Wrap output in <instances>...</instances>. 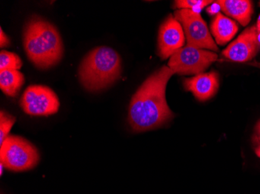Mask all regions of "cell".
<instances>
[{"instance_id":"obj_18","label":"cell","mask_w":260,"mask_h":194,"mask_svg":"<svg viewBox=\"0 0 260 194\" xmlns=\"http://www.w3.org/2000/svg\"><path fill=\"white\" fill-rule=\"evenodd\" d=\"M220 9V6L215 2V4H213L211 7H208V8L207 9V12L209 14L216 15V14H218Z\"/></svg>"},{"instance_id":"obj_2","label":"cell","mask_w":260,"mask_h":194,"mask_svg":"<svg viewBox=\"0 0 260 194\" xmlns=\"http://www.w3.org/2000/svg\"><path fill=\"white\" fill-rule=\"evenodd\" d=\"M23 44L27 58L39 69L58 65L63 56L60 33L50 22L39 16H33L26 23Z\"/></svg>"},{"instance_id":"obj_3","label":"cell","mask_w":260,"mask_h":194,"mask_svg":"<svg viewBox=\"0 0 260 194\" xmlns=\"http://www.w3.org/2000/svg\"><path fill=\"white\" fill-rule=\"evenodd\" d=\"M122 73V59L109 47L90 51L79 67V80L86 90L99 92L111 87Z\"/></svg>"},{"instance_id":"obj_16","label":"cell","mask_w":260,"mask_h":194,"mask_svg":"<svg viewBox=\"0 0 260 194\" xmlns=\"http://www.w3.org/2000/svg\"><path fill=\"white\" fill-rule=\"evenodd\" d=\"M16 118L4 110L0 112V144H3L9 136L12 127L15 123Z\"/></svg>"},{"instance_id":"obj_19","label":"cell","mask_w":260,"mask_h":194,"mask_svg":"<svg viewBox=\"0 0 260 194\" xmlns=\"http://www.w3.org/2000/svg\"><path fill=\"white\" fill-rule=\"evenodd\" d=\"M255 137L260 143V121L257 123L255 128Z\"/></svg>"},{"instance_id":"obj_15","label":"cell","mask_w":260,"mask_h":194,"mask_svg":"<svg viewBox=\"0 0 260 194\" xmlns=\"http://www.w3.org/2000/svg\"><path fill=\"white\" fill-rule=\"evenodd\" d=\"M213 1L210 0H178L174 2V7L179 10H192L200 14L203 8L210 5Z\"/></svg>"},{"instance_id":"obj_14","label":"cell","mask_w":260,"mask_h":194,"mask_svg":"<svg viewBox=\"0 0 260 194\" xmlns=\"http://www.w3.org/2000/svg\"><path fill=\"white\" fill-rule=\"evenodd\" d=\"M23 65L21 58L14 52L1 51L0 52V71L5 70H19Z\"/></svg>"},{"instance_id":"obj_22","label":"cell","mask_w":260,"mask_h":194,"mask_svg":"<svg viewBox=\"0 0 260 194\" xmlns=\"http://www.w3.org/2000/svg\"><path fill=\"white\" fill-rule=\"evenodd\" d=\"M4 165L0 163V170H1V172H0V174H1V176H2L3 173H4Z\"/></svg>"},{"instance_id":"obj_7","label":"cell","mask_w":260,"mask_h":194,"mask_svg":"<svg viewBox=\"0 0 260 194\" xmlns=\"http://www.w3.org/2000/svg\"><path fill=\"white\" fill-rule=\"evenodd\" d=\"M20 106L31 116H49L58 112L60 103L56 93L49 87L32 85L26 89L20 99Z\"/></svg>"},{"instance_id":"obj_21","label":"cell","mask_w":260,"mask_h":194,"mask_svg":"<svg viewBox=\"0 0 260 194\" xmlns=\"http://www.w3.org/2000/svg\"><path fill=\"white\" fill-rule=\"evenodd\" d=\"M257 29H258V40L260 39V17L258 18V25H257Z\"/></svg>"},{"instance_id":"obj_4","label":"cell","mask_w":260,"mask_h":194,"mask_svg":"<svg viewBox=\"0 0 260 194\" xmlns=\"http://www.w3.org/2000/svg\"><path fill=\"white\" fill-rule=\"evenodd\" d=\"M0 145V163L5 169L26 171L39 164L40 154L37 148L25 138L9 135Z\"/></svg>"},{"instance_id":"obj_1","label":"cell","mask_w":260,"mask_h":194,"mask_svg":"<svg viewBox=\"0 0 260 194\" xmlns=\"http://www.w3.org/2000/svg\"><path fill=\"white\" fill-rule=\"evenodd\" d=\"M174 74L168 65H164L139 87L128 107V123L134 132L156 129L173 119L166 100V87Z\"/></svg>"},{"instance_id":"obj_12","label":"cell","mask_w":260,"mask_h":194,"mask_svg":"<svg viewBox=\"0 0 260 194\" xmlns=\"http://www.w3.org/2000/svg\"><path fill=\"white\" fill-rule=\"evenodd\" d=\"M210 29L217 45H224L235 37L239 26L236 22L219 12L212 20Z\"/></svg>"},{"instance_id":"obj_5","label":"cell","mask_w":260,"mask_h":194,"mask_svg":"<svg viewBox=\"0 0 260 194\" xmlns=\"http://www.w3.org/2000/svg\"><path fill=\"white\" fill-rule=\"evenodd\" d=\"M217 59V55L214 52L186 45L171 57L168 67L175 74L198 75L203 73Z\"/></svg>"},{"instance_id":"obj_17","label":"cell","mask_w":260,"mask_h":194,"mask_svg":"<svg viewBox=\"0 0 260 194\" xmlns=\"http://www.w3.org/2000/svg\"><path fill=\"white\" fill-rule=\"evenodd\" d=\"M10 45V41L7 35L4 33L3 29H0V47L4 48V47H9Z\"/></svg>"},{"instance_id":"obj_8","label":"cell","mask_w":260,"mask_h":194,"mask_svg":"<svg viewBox=\"0 0 260 194\" xmlns=\"http://www.w3.org/2000/svg\"><path fill=\"white\" fill-rule=\"evenodd\" d=\"M185 37L182 25L172 14L168 17L159 28L157 53L162 60L171 58L183 48Z\"/></svg>"},{"instance_id":"obj_10","label":"cell","mask_w":260,"mask_h":194,"mask_svg":"<svg viewBox=\"0 0 260 194\" xmlns=\"http://www.w3.org/2000/svg\"><path fill=\"white\" fill-rule=\"evenodd\" d=\"M184 87L191 92L200 101L210 100L217 93L219 89V75L213 71L200 73L191 78L184 79Z\"/></svg>"},{"instance_id":"obj_6","label":"cell","mask_w":260,"mask_h":194,"mask_svg":"<svg viewBox=\"0 0 260 194\" xmlns=\"http://www.w3.org/2000/svg\"><path fill=\"white\" fill-rule=\"evenodd\" d=\"M174 17L180 23L185 33L186 45L218 52V48L212 37L207 23L198 13L192 10H177Z\"/></svg>"},{"instance_id":"obj_20","label":"cell","mask_w":260,"mask_h":194,"mask_svg":"<svg viewBox=\"0 0 260 194\" xmlns=\"http://www.w3.org/2000/svg\"><path fill=\"white\" fill-rule=\"evenodd\" d=\"M255 154L260 158V143L258 144V146L255 148Z\"/></svg>"},{"instance_id":"obj_9","label":"cell","mask_w":260,"mask_h":194,"mask_svg":"<svg viewBox=\"0 0 260 194\" xmlns=\"http://www.w3.org/2000/svg\"><path fill=\"white\" fill-rule=\"evenodd\" d=\"M260 48L257 26L245 29L236 40L231 43L222 55L233 62H245L252 60Z\"/></svg>"},{"instance_id":"obj_11","label":"cell","mask_w":260,"mask_h":194,"mask_svg":"<svg viewBox=\"0 0 260 194\" xmlns=\"http://www.w3.org/2000/svg\"><path fill=\"white\" fill-rule=\"evenodd\" d=\"M220 10L229 17L239 21L242 26L249 24L253 14V4L248 0H218Z\"/></svg>"},{"instance_id":"obj_13","label":"cell","mask_w":260,"mask_h":194,"mask_svg":"<svg viewBox=\"0 0 260 194\" xmlns=\"http://www.w3.org/2000/svg\"><path fill=\"white\" fill-rule=\"evenodd\" d=\"M24 82V75L20 71L5 70L0 71V88L7 96L11 97L18 96Z\"/></svg>"}]
</instances>
